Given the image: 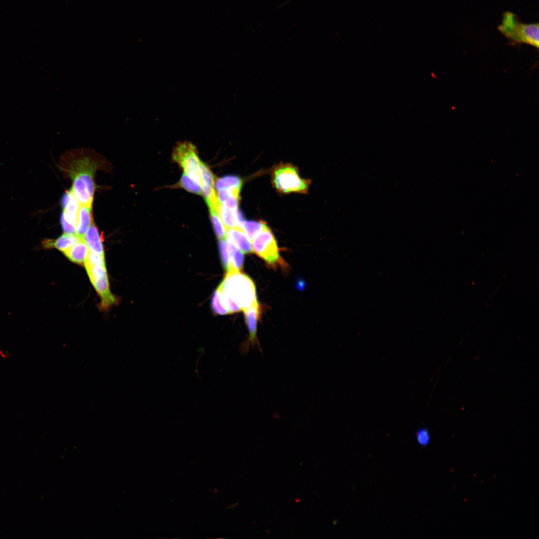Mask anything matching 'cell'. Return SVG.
Returning a JSON list of instances; mask_svg holds the SVG:
<instances>
[{
  "mask_svg": "<svg viewBox=\"0 0 539 539\" xmlns=\"http://www.w3.org/2000/svg\"><path fill=\"white\" fill-rule=\"evenodd\" d=\"M242 311L258 303L256 286L253 280L240 270L231 269L219 285Z\"/></svg>",
  "mask_w": 539,
  "mask_h": 539,
  "instance_id": "2",
  "label": "cell"
},
{
  "mask_svg": "<svg viewBox=\"0 0 539 539\" xmlns=\"http://www.w3.org/2000/svg\"><path fill=\"white\" fill-rule=\"evenodd\" d=\"M243 181L239 176L227 175L216 180L214 186L217 191L227 190L240 193Z\"/></svg>",
  "mask_w": 539,
  "mask_h": 539,
  "instance_id": "15",
  "label": "cell"
},
{
  "mask_svg": "<svg viewBox=\"0 0 539 539\" xmlns=\"http://www.w3.org/2000/svg\"><path fill=\"white\" fill-rule=\"evenodd\" d=\"M227 242L230 261V270H240L243 269L244 265L243 253L234 244L228 241Z\"/></svg>",
  "mask_w": 539,
  "mask_h": 539,
  "instance_id": "19",
  "label": "cell"
},
{
  "mask_svg": "<svg viewBox=\"0 0 539 539\" xmlns=\"http://www.w3.org/2000/svg\"><path fill=\"white\" fill-rule=\"evenodd\" d=\"M173 160L182 168L186 174L201 186L200 160L195 146L191 142H180L174 148Z\"/></svg>",
  "mask_w": 539,
  "mask_h": 539,
  "instance_id": "6",
  "label": "cell"
},
{
  "mask_svg": "<svg viewBox=\"0 0 539 539\" xmlns=\"http://www.w3.org/2000/svg\"><path fill=\"white\" fill-rule=\"evenodd\" d=\"M244 312L249 335L248 339L240 346V351L242 354L247 355L251 344L253 348H255V346H257L262 353L263 351L257 337L258 321L261 313L260 305L258 303L245 310Z\"/></svg>",
  "mask_w": 539,
  "mask_h": 539,
  "instance_id": "8",
  "label": "cell"
},
{
  "mask_svg": "<svg viewBox=\"0 0 539 539\" xmlns=\"http://www.w3.org/2000/svg\"><path fill=\"white\" fill-rule=\"evenodd\" d=\"M84 265L88 276L100 296L101 307L107 309L114 304L116 299L110 289L105 265Z\"/></svg>",
  "mask_w": 539,
  "mask_h": 539,
  "instance_id": "7",
  "label": "cell"
},
{
  "mask_svg": "<svg viewBox=\"0 0 539 539\" xmlns=\"http://www.w3.org/2000/svg\"><path fill=\"white\" fill-rule=\"evenodd\" d=\"M81 239L76 234L65 233L56 239H44L41 245L45 249L55 248L64 252Z\"/></svg>",
  "mask_w": 539,
  "mask_h": 539,
  "instance_id": "9",
  "label": "cell"
},
{
  "mask_svg": "<svg viewBox=\"0 0 539 539\" xmlns=\"http://www.w3.org/2000/svg\"><path fill=\"white\" fill-rule=\"evenodd\" d=\"M498 30L512 44H527L537 48L539 45V23H525L510 11L505 12Z\"/></svg>",
  "mask_w": 539,
  "mask_h": 539,
  "instance_id": "3",
  "label": "cell"
},
{
  "mask_svg": "<svg viewBox=\"0 0 539 539\" xmlns=\"http://www.w3.org/2000/svg\"><path fill=\"white\" fill-rule=\"evenodd\" d=\"M93 222L92 207L80 205L75 225V234L83 239Z\"/></svg>",
  "mask_w": 539,
  "mask_h": 539,
  "instance_id": "11",
  "label": "cell"
},
{
  "mask_svg": "<svg viewBox=\"0 0 539 539\" xmlns=\"http://www.w3.org/2000/svg\"><path fill=\"white\" fill-rule=\"evenodd\" d=\"M83 240L90 251L104 257V250L98 230L94 222L84 235Z\"/></svg>",
  "mask_w": 539,
  "mask_h": 539,
  "instance_id": "12",
  "label": "cell"
},
{
  "mask_svg": "<svg viewBox=\"0 0 539 539\" xmlns=\"http://www.w3.org/2000/svg\"><path fill=\"white\" fill-rule=\"evenodd\" d=\"M210 217L217 237L219 239H224L226 237V228L221 220L217 209L215 208H209Z\"/></svg>",
  "mask_w": 539,
  "mask_h": 539,
  "instance_id": "21",
  "label": "cell"
},
{
  "mask_svg": "<svg viewBox=\"0 0 539 539\" xmlns=\"http://www.w3.org/2000/svg\"><path fill=\"white\" fill-rule=\"evenodd\" d=\"M60 168L72 181L71 190L80 205L92 207L95 190L94 177L101 165V157L88 148L65 152Z\"/></svg>",
  "mask_w": 539,
  "mask_h": 539,
  "instance_id": "1",
  "label": "cell"
},
{
  "mask_svg": "<svg viewBox=\"0 0 539 539\" xmlns=\"http://www.w3.org/2000/svg\"><path fill=\"white\" fill-rule=\"evenodd\" d=\"M252 241L253 252L268 265L272 267L286 265L279 255L274 236L267 226Z\"/></svg>",
  "mask_w": 539,
  "mask_h": 539,
  "instance_id": "5",
  "label": "cell"
},
{
  "mask_svg": "<svg viewBox=\"0 0 539 539\" xmlns=\"http://www.w3.org/2000/svg\"><path fill=\"white\" fill-rule=\"evenodd\" d=\"M216 209L223 223L228 228H239V210H231L219 202Z\"/></svg>",
  "mask_w": 539,
  "mask_h": 539,
  "instance_id": "14",
  "label": "cell"
},
{
  "mask_svg": "<svg viewBox=\"0 0 539 539\" xmlns=\"http://www.w3.org/2000/svg\"><path fill=\"white\" fill-rule=\"evenodd\" d=\"M429 439V435L427 430L422 429L418 432L417 440L421 445H426L428 443Z\"/></svg>",
  "mask_w": 539,
  "mask_h": 539,
  "instance_id": "25",
  "label": "cell"
},
{
  "mask_svg": "<svg viewBox=\"0 0 539 539\" xmlns=\"http://www.w3.org/2000/svg\"><path fill=\"white\" fill-rule=\"evenodd\" d=\"M266 226H267L266 223L262 221H246L244 220L239 223V228L245 233L246 236L251 241H252Z\"/></svg>",
  "mask_w": 539,
  "mask_h": 539,
  "instance_id": "17",
  "label": "cell"
},
{
  "mask_svg": "<svg viewBox=\"0 0 539 539\" xmlns=\"http://www.w3.org/2000/svg\"><path fill=\"white\" fill-rule=\"evenodd\" d=\"M60 222L65 233L75 234V226L68 222L63 214H62L60 217Z\"/></svg>",
  "mask_w": 539,
  "mask_h": 539,
  "instance_id": "24",
  "label": "cell"
},
{
  "mask_svg": "<svg viewBox=\"0 0 539 539\" xmlns=\"http://www.w3.org/2000/svg\"><path fill=\"white\" fill-rule=\"evenodd\" d=\"M80 206V203L76 199L72 191V194L69 200L67 203L62 207L63 209L62 214L68 222L75 226L77 222Z\"/></svg>",
  "mask_w": 539,
  "mask_h": 539,
  "instance_id": "16",
  "label": "cell"
},
{
  "mask_svg": "<svg viewBox=\"0 0 539 539\" xmlns=\"http://www.w3.org/2000/svg\"><path fill=\"white\" fill-rule=\"evenodd\" d=\"M218 247L222 264L224 269L228 271L230 268V255L228 242L224 239H219Z\"/></svg>",
  "mask_w": 539,
  "mask_h": 539,
  "instance_id": "23",
  "label": "cell"
},
{
  "mask_svg": "<svg viewBox=\"0 0 539 539\" xmlns=\"http://www.w3.org/2000/svg\"><path fill=\"white\" fill-rule=\"evenodd\" d=\"M271 182L278 192L282 194L306 193L309 180L302 178L298 169L290 164H280L272 171Z\"/></svg>",
  "mask_w": 539,
  "mask_h": 539,
  "instance_id": "4",
  "label": "cell"
},
{
  "mask_svg": "<svg viewBox=\"0 0 539 539\" xmlns=\"http://www.w3.org/2000/svg\"><path fill=\"white\" fill-rule=\"evenodd\" d=\"M89 251L85 241L83 239H81L69 249L64 252L63 254L73 263L82 264H84Z\"/></svg>",
  "mask_w": 539,
  "mask_h": 539,
  "instance_id": "13",
  "label": "cell"
},
{
  "mask_svg": "<svg viewBox=\"0 0 539 539\" xmlns=\"http://www.w3.org/2000/svg\"><path fill=\"white\" fill-rule=\"evenodd\" d=\"M202 190L209 191L215 189V177L210 168L201 161L199 167Z\"/></svg>",
  "mask_w": 539,
  "mask_h": 539,
  "instance_id": "18",
  "label": "cell"
},
{
  "mask_svg": "<svg viewBox=\"0 0 539 539\" xmlns=\"http://www.w3.org/2000/svg\"><path fill=\"white\" fill-rule=\"evenodd\" d=\"M211 307L213 312L216 315H224L230 314L224 302L222 292L219 287L212 295Z\"/></svg>",
  "mask_w": 539,
  "mask_h": 539,
  "instance_id": "20",
  "label": "cell"
},
{
  "mask_svg": "<svg viewBox=\"0 0 539 539\" xmlns=\"http://www.w3.org/2000/svg\"><path fill=\"white\" fill-rule=\"evenodd\" d=\"M177 185L194 194L201 195L202 193L201 186L185 173L182 175Z\"/></svg>",
  "mask_w": 539,
  "mask_h": 539,
  "instance_id": "22",
  "label": "cell"
},
{
  "mask_svg": "<svg viewBox=\"0 0 539 539\" xmlns=\"http://www.w3.org/2000/svg\"><path fill=\"white\" fill-rule=\"evenodd\" d=\"M227 241L239 248L243 253L253 252L252 245L245 233L240 228H228L226 230Z\"/></svg>",
  "mask_w": 539,
  "mask_h": 539,
  "instance_id": "10",
  "label": "cell"
}]
</instances>
